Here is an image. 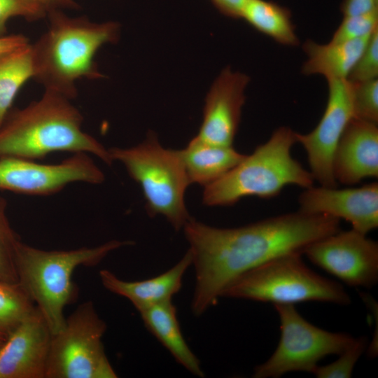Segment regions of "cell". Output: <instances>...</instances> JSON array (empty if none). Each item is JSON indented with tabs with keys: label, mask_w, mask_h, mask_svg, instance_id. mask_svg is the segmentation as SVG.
Wrapping results in <instances>:
<instances>
[{
	"label": "cell",
	"mask_w": 378,
	"mask_h": 378,
	"mask_svg": "<svg viewBox=\"0 0 378 378\" xmlns=\"http://www.w3.org/2000/svg\"><path fill=\"white\" fill-rule=\"evenodd\" d=\"M182 230L195 270L190 309L200 316L244 273L279 255L302 253L307 246L340 228L339 219L298 211L233 228L210 226L190 217Z\"/></svg>",
	"instance_id": "6da1fadb"
},
{
	"label": "cell",
	"mask_w": 378,
	"mask_h": 378,
	"mask_svg": "<svg viewBox=\"0 0 378 378\" xmlns=\"http://www.w3.org/2000/svg\"><path fill=\"white\" fill-rule=\"evenodd\" d=\"M83 122L71 99L45 90L38 99L9 111L0 125V157L36 160L57 151L85 153L111 165L108 149L82 130Z\"/></svg>",
	"instance_id": "7a4b0ae2"
},
{
	"label": "cell",
	"mask_w": 378,
	"mask_h": 378,
	"mask_svg": "<svg viewBox=\"0 0 378 378\" xmlns=\"http://www.w3.org/2000/svg\"><path fill=\"white\" fill-rule=\"evenodd\" d=\"M48 30L31 45L33 78L50 90L73 99L80 78L99 79L104 76L94 61L104 44L115 43L120 24L108 21L92 22L86 18H71L57 8L48 10Z\"/></svg>",
	"instance_id": "3957f363"
},
{
	"label": "cell",
	"mask_w": 378,
	"mask_h": 378,
	"mask_svg": "<svg viewBox=\"0 0 378 378\" xmlns=\"http://www.w3.org/2000/svg\"><path fill=\"white\" fill-rule=\"evenodd\" d=\"M132 241L110 240L92 247L71 250H43L18 243L16 269L18 282L31 298L52 335L64 327V309L75 302L77 286L72 274L80 265L94 266L111 252L133 245Z\"/></svg>",
	"instance_id": "277c9868"
},
{
	"label": "cell",
	"mask_w": 378,
	"mask_h": 378,
	"mask_svg": "<svg viewBox=\"0 0 378 378\" xmlns=\"http://www.w3.org/2000/svg\"><path fill=\"white\" fill-rule=\"evenodd\" d=\"M296 132L278 127L270 139L217 181L204 187L202 202L209 206H230L255 196L273 197L288 185L304 189L314 184L311 172L291 155Z\"/></svg>",
	"instance_id": "5b68a950"
},
{
	"label": "cell",
	"mask_w": 378,
	"mask_h": 378,
	"mask_svg": "<svg viewBox=\"0 0 378 378\" xmlns=\"http://www.w3.org/2000/svg\"><path fill=\"white\" fill-rule=\"evenodd\" d=\"M113 161L122 163L141 187L150 217L164 216L174 229H183L190 218L185 203L190 184L178 150L162 146L153 132L130 148H108Z\"/></svg>",
	"instance_id": "8992f818"
},
{
	"label": "cell",
	"mask_w": 378,
	"mask_h": 378,
	"mask_svg": "<svg viewBox=\"0 0 378 378\" xmlns=\"http://www.w3.org/2000/svg\"><path fill=\"white\" fill-rule=\"evenodd\" d=\"M302 253H286L244 273L220 297L274 304L318 301L348 304L351 300L337 282L320 276L303 262Z\"/></svg>",
	"instance_id": "52a82bcc"
},
{
	"label": "cell",
	"mask_w": 378,
	"mask_h": 378,
	"mask_svg": "<svg viewBox=\"0 0 378 378\" xmlns=\"http://www.w3.org/2000/svg\"><path fill=\"white\" fill-rule=\"evenodd\" d=\"M106 323L91 301L80 304L52 335L46 378H116L102 337Z\"/></svg>",
	"instance_id": "ba28073f"
},
{
	"label": "cell",
	"mask_w": 378,
	"mask_h": 378,
	"mask_svg": "<svg viewBox=\"0 0 378 378\" xmlns=\"http://www.w3.org/2000/svg\"><path fill=\"white\" fill-rule=\"evenodd\" d=\"M281 335L273 354L257 365L253 377L276 378L293 371L313 373L324 357L340 354L355 341L351 335L331 332L306 321L293 304H274Z\"/></svg>",
	"instance_id": "9c48e42d"
},
{
	"label": "cell",
	"mask_w": 378,
	"mask_h": 378,
	"mask_svg": "<svg viewBox=\"0 0 378 378\" xmlns=\"http://www.w3.org/2000/svg\"><path fill=\"white\" fill-rule=\"evenodd\" d=\"M90 155L85 153H73L57 164L0 157V190L48 196L59 192L70 183L101 184L105 175Z\"/></svg>",
	"instance_id": "30bf717a"
},
{
	"label": "cell",
	"mask_w": 378,
	"mask_h": 378,
	"mask_svg": "<svg viewBox=\"0 0 378 378\" xmlns=\"http://www.w3.org/2000/svg\"><path fill=\"white\" fill-rule=\"evenodd\" d=\"M302 253L350 286L369 288L378 280V244L354 229L318 239Z\"/></svg>",
	"instance_id": "8fae6325"
},
{
	"label": "cell",
	"mask_w": 378,
	"mask_h": 378,
	"mask_svg": "<svg viewBox=\"0 0 378 378\" xmlns=\"http://www.w3.org/2000/svg\"><path fill=\"white\" fill-rule=\"evenodd\" d=\"M328 83V102L318 124L307 134L296 132V139L306 151L314 181L320 186L334 188L337 186L332 172L334 150L354 116L349 81L330 79Z\"/></svg>",
	"instance_id": "7c38bea8"
},
{
	"label": "cell",
	"mask_w": 378,
	"mask_h": 378,
	"mask_svg": "<svg viewBox=\"0 0 378 378\" xmlns=\"http://www.w3.org/2000/svg\"><path fill=\"white\" fill-rule=\"evenodd\" d=\"M298 204L301 212L344 219L365 234L378 227L377 182L344 189L312 186L300 194Z\"/></svg>",
	"instance_id": "4fadbf2b"
},
{
	"label": "cell",
	"mask_w": 378,
	"mask_h": 378,
	"mask_svg": "<svg viewBox=\"0 0 378 378\" xmlns=\"http://www.w3.org/2000/svg\"><path fill=\"white\" fill-rule=\"evenodd\" d=\"M249 77L224 69L209 90L203 109V120L198 134L206 143L232 146L245 102L244 90Z\"/></svg>",
	"instance_id": "5bb4252c"
},
{
	"label": "cell",
	"mask_w": 378,
	"mask_h": 378,
	"mask_svg": "<svg viewBox=\"0 0 378 378\" xmlns=\"http://www.w3.org/2000/svg\"><path fill=\"white\" fill-rule=\"evenodd\" d=\"M52 332L37 308L0 349V378H46Z\"/></svg>",
	"instance_id": "9a60e30c"
},
{
	"label": "cell",
	"mask_w": 378,
	"mask_h": 378,
	"mask_svg": "<svg viewBox=\"0 0 378 378\" xmlns=\"http://www.w3.org/2000/svg\"><path fill=\"white\" fill-rule=\"evenodd\" d=\"M332 172L345 185L378 177L377 124L357 118L349 122L334 150Z\"/></svg>",
	"instance_id": "2e32d148"
},
{
	"label": "cell",
	"mask_w": 378,
	"mask_h": 378,
	"mask_svg": "<svg viewBox=\"0 0 378 378\" xmlns=\"http://www.w3.org/2000/svg\"><path fill=\"white\" fill-rule=\"evenodd\" d=\"M192 266V253L188 249L181 259L167 271L155 277L135 281H124L108 270L99 271L103 286L108 291L129 300L139 310L172 300L178 293L184 274Z\"/></svg>",
	"instance_id": "e0dca14e"
},
{
	"label": "cell",
	"mask_w": 378,
	"mask_h": 378,
	"mask_svg": "<svg viewBox=\"0 0 378 378\" xmlns=\"http://www.w3.org/2000/svg\"><path fill=\"white\" fill-rule=\"evenodd\" d=\"M138 312L145 327L178 364L195 376L204 377L200 360L183 336L172 300L148 306Z\"/></svg>",
	"instance_id": "ac0fdd59"
},
{
	"label": "cell",
	"mask_w": 378,
	"mask_h": 378,
	"mask_svg": "<svg viewBox=\"0 0 378 378\" xmlns=\"http://www.w3.org/2000/svg\"><path fill=\"white\" fill-rule=\"evenodd\" d=\"M178 152L190 184L204 187L221 178L246 156L232 146L211 144L196 136Z\"/></svg>",
	"instance_id": "d6986e66"
},
{
	"label": "cell",
	"mask_w": 378,
	"mask_h": 378,
	"mask_svg": "<svg viewBox=\"0 0 378 378\" xmlns=\"http://www.w3.org/2000/svg\"><path fill=\"white\" fill-rule=\"evenodd\" d=\"M371 35V34H370ZM370 35L360 38L322 45L308 40L303 45L307 59L302 72L321 74L330 79H346L364 50Z\"/></svg>",
	"instance_id": "ffe728a7"
},
{
	"label": "cell",
	"mask_w": 378,
	"mask_h": 378,
	"mask_svg": "<svg viewBox=\"0 0 378 378\" xmlns=\"http://www.w3.org/2000/svg\"><path fill=\"white\" fill-rule=\"evenodd\" d=\"M241 18L279 43L290 46L299 43L290 11L275 2L248 0L243 9Z\"/></svg>",
	"instance_id": "44dd1931"
},
{
	"label": "cell",
	"mask_w": 378,
	"mask_h": 378,
	"mask_svg": "<svg viewBox=\"0 0 378 378\" xmlns=\"http://www.w3.org/2000/svg\"><path fill=\"white\" fill-rule=\"evenodd\" d=\"M34 76L31 45L0 53V125L24 83Z\"/></svg>",
	"instance_id": "7402d4cb"
},
{
	"label": "cell",
	"mask_w": 378,
	"mask_h": 378,
	"mask_svg": "<svg viewBox=\"0 0 378 378\" xmlns=\"http://www.w3.org/2000/svg\"><path fill=\"white\" fill-rule=\"evenodd\" d=\"M36 309L18 281L0 280V332L6 337Z\"/></svg>",
	"instance_id": "603a6c76"
},
{
	"label": "cell",
	"mask_w": 378,
	"mask_h": 378,
	"mask_svg": "<svg viewBox=\"0 0 378 378\" xmlns=\"http://www.w3.org/2000/svg\"><path fill=\"white\" fill-rule=\"evenodd\" d=\"M6 211L7 201L0 196V280L18 282L15 259L21 240L11 227Z\"/></svg>",
	"instance_id": "cb8c5ba5"
},
{
	"label": "cell",
	"mask_w": 378,
	"mask_h": 378,
	"mask_svg": "<svg viewBox=\"0 0 378 378\" xmlns=\"http://www.w3.org/2000/svg\"><path fill=\"white\" fill-rule=\"evenodd\" d=\"M349 83L354 118L377 124V78L360 82L349 81Z\"/></svg>",
	"instance_id": "d4e9b609"
},
{
	"label": "cell",
	"mask_w": 378,
	"mask_h": 378,
	"mask_svg": "<svg viewBox=\"0 0 378 378\" xmlns=\"http://www.w3.org/2000/svg\"><path fill=\"white\" fill-rule=\"evenodd\" d=\"M367 344L365 337L356 338L348 349L339 354V358L328 365H318L313 374L318 378L351 377L354 366L365 350Z\"/></svg>",
	"instance_id": "484cf974"
},
{
	"label": "cell",
	"mask_w": 378,
	"mask_h": 378,
	"mask_svg": "<svg viewBox=\"0 0 378 378\" xmlns=\"http://www.w3.org/2000/svg\"><path fill=\"white\" fill-rule=\"evenodd\" d=\"M377 28L378 9L365 14L344 16L330 41L341 42L360 38L370 35Z\"/></svg>",
	"instance_id": "4316f807"
},
{
	"label": "cell",
	"mask_w": 378,
	"mask_h": 378,
	"mask_svg": "<svg viewBox=\"0 0 378 378\" xmlns=\"http://www.w3.org/2000/svg\"><path fill=\"white\" fill-rule=\"evenodd\" d=\"M49 10L41 0H0V36L6 34L10 18L20 16L36 20L45 17Z\"/></svg>",
	"instance_id": "83f0119b"
},
{
	"label": "cell",
	"mask_w": 378,
	"mask_h": 378,
	"mask_svg": "<svg viewBox=\"0 0 378 378\" xmlns=\"http://www.w3.org/2000/svg\"><path fill=\"white\" fill-rule=\"evenodd\" d=\"M378 76V28L370 35L367 45L351 69L347 80L360 82Z\"/></svg>",
	"instance_id": "f1b7e54d"
},
{
	"label": "cell",
	"mask_w": 378,
	"mask_h": 378,
	"mask_svg": "<svg viewBox=\"0 0 378 378\" xmlns=\"http://www.w3.org/2000/svg\"><path fill=\"white\" fill-rule=\"evenodd\" d=\"M340 8L344 16L365 14L378 9V0H343Z\"/></svg>",
	"instance_id": "f546056e"
},
{
	"label": "cell",
	"mask_w": 378,
	"mask_h": 378,
	"mask_svg": "<svg viewBox=\"0 0 378 378\" xmlns=\"http://www.w3.org/2000/svg\"><path fill=\"white\" fill-rule=\"evenodd\" d=\"M248 0H211L214 6L223 15L241 18L243 9Z\"/></svg>",
	"instance_id": "4dcf8cb0"
},
{
	"label": "cell",
	"mask_w": 378,
	"mask_h": 378,
	"mask_svg": "<svg viewBox=\"0 0 378 378\" xmlns=\"http://www.w3.org/2000/svg\"><path fill=\"white\" fill-rule=\"evenodd\" d=\"M27 43H29L27 38L22 34L0 36V53L24 46Z\"/></svg>",
	"instance_id": "1f68e13d"
},
{
	"label": "cell",
	"mask_w": 378,
	"mask_h": 378,
	"mask_svg": "<svg viewBox=\"0 0 378 378\" xmlns=\"http://www.w3.org/2000/svg\"><path fill=\"white\" fill-rule=\"evenodd\" d=\"M55 8L58 6L66 7L70 8H76L77 4L72 0H51Z\"/></svg>",
	"instance_id": "d6a6232c"
},
{
	"label": "cell",
	"mask_w": 378,
	"mask_h": 378,
	"mask_svg": "<svg viewBox=\"0 0 378 378\" xmlns=\"http://www.w3.org/2000/svg\"><path fill=\"white\" fill-rule=\"evenodd\" d=\"M48 8L49 9L54 8L51 0H41Z\"/></svg>",
	"instance_id": "836d02e7"
},
{
	"label": "cell",
	"mask_w": 378,
	"mask_h": 378,
	"mask_svg": "<svg viewBox=\"0 0 378 378\" xmlns=\"http://www.w3.org/2000/svg\"><path fill=\"white\" fill-rule=\"evenodd\" d=\"M5 340H6V339H4V338L0 337V349H1V346L3 345V344H4V341H5Z\"/></svg>",
	"instance_id": "e575fe53"
},
{
	"label": "cell",
	"mask_w": 378,
	"mask_h": 378,
	"mask_svg": "<svg viewBox=\"0 0 378 378\" xmlns=\"http://www.w3.org/2000/svg\"><path fill=\"white\" fill-rule=\"evenodd\" d=\"M0 337L6 339V337L0 332Z\"/></svg>",
	"instance_id": "d590c367"
}]
</instances>
